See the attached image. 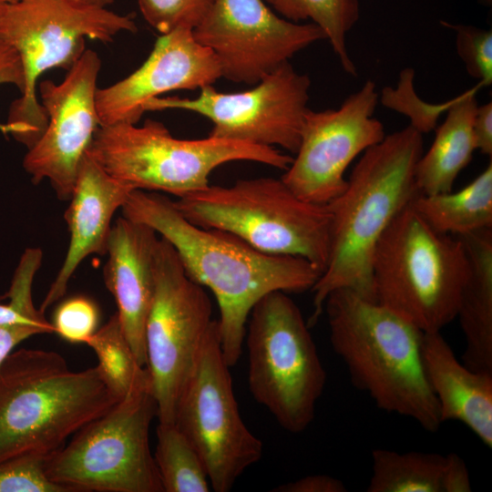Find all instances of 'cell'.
Masks as SVG:
<instances>
[{
	"label": "cell",
	"instance_id": "30bf717a",
	"mask_svg": "<svg viewBox=\"0 0 492 492\" xmlns=\"http://www.w3.org/2000/svg\"><path fill=\"white\" fill-rule=\"evenodd\" d=\"M155 416L151 384L133 390L50 454L46 476L73 492H164L149 446Z\"/></svg>",
	"mask_w": 492,
	"mask_h": 492
},
{
	"label": "cell",
	"instance_id": "7c38bea8",
	"mask_svg": "<svg viewBox=\"0 0 492 492\" xmlns=\"http://www.w3.org/2000/svg\"><path fill=\"white\" fill-rule=\"evenodd\" d=\"M229 369L218 321L179 400L174 421L199 453L215 492L230 491L263 454L261 440L241 416Z\"/></svg>",
	"mask_w": 492,
	"mask_h": 492
},
{
	"label": "cell",
	"instance_id": "1f68e13d",
	"mask_svg": "<svg viewBox=\"0 0 492 492\" xmlns=\"http://www.w3.org/2000/svg\"><path fill=\"white\" fill-rule=\"evenodd\" d=\"M272 492H346L343 481L328 475H310L282 484Z\"/></svg>",
	"mask_w": 492,
	"mask_h": 492
},
{
	"label": "cell",
	"instance_id": "5bb4252c",
	"mask_svg": "<svg viewBox=\"0 0 492 492\" xmlns=\"http://www.w3.org/2000/svg\"><path fill=\"white\" fill-rule=\"evenodd\" d=\"M379 94L367 80L336 109L308 110L296 157L282 181L301 199L329 204L345 189L344 173L354 159L379 143L384 126L374 118Z\"/></svg>",
	"mask_w": 492,
	"mask_h": 492
},
{
	"label": "cell",
	"instance_id": "836d02e7",
	"mask_svg": "<svg viewBox=\"0 0 492 492\" xmlns=\"http://www.w3.org/2000/svg\"><path fill=\"white\" fill-rule=\"evenodd\" d=\"M473 134L476 149L491 158L492 155V103L477 106L474 120Z\"/></svg>",
	"mask_w": 492,
	"mask_h": 492
},
{
	"label": "cell",
	"instance_id": "52a82bcc",
	"mask_svg": "<svg viewBox=\"0 0 492 492\" xmlns=\"http://www.w3.org/2000/svg\"><path fill=\"white\" fill-rule=\"evenodd\" d=\"M126 31H137L132 17L107 8L83 7L68 0L5 5L0 15V45L19 56L25 84L20 98L11 104L4 131L31 148L47 125L36 96L40 76L53 68L70 69L86 51L87 39L108 43Z\"/></svg>",
	"mask_w": 492,
	"mask_h": 492
},
{
	"label": "cell",
	"instance_id": "d590c367",
	"mask_svg": "<svg viewBox=\"0 0 492 492\" xmlns=\"http://www.w3.org/2000/svg\"><path fill=\"white\" fill-rule=\"evenodd\" d=\"M15 323H29L41 326L50 332L55 333L53 324L41 323L32 320L26 316L18 307L12 302L6 304L0 303V325L15 324Z\"/></svg>",
	"mask_w": 492,
	"mask_h": 492
},
{
	"label": "cell",
	"instance_id": "f35d334b",
	"mask_svg": "<svg viewBox=\"0 0 492 492\" xmlns=\"http://www.w3.org/2000/svg\"><path fill=\"white\" fill-rule=\"evenodd\" d=\"M5 6V4L3 3V2L0 0V15L2 14V12H3Z\"/></svg>",
	"mask_w": 492,
	"mask_h": 492
},
{
	"label": "cell",
	"instance_id": "ba28073f",
	"mask_svg": "<svg viewBox=\"0 0 492 492\" xmlns=\"http://www.w3.org/2000/svg\"><path fill=\"white\" fill-rule=\"evenodd\" d=\"M112 178L133 190L162 191L181 198L210 185L218 167L238 160L287 169L292 158L273 147L208 136L174 138L159 121L142 126H100L87 149Z\"/></svg>",
	"mask_w": 492,
	"mask_h": 492
},
{
	"label": "cell",
	"instance_id": "d6986e66",
	"mask_svg": "<svg viewBox=\"0 0 492 492\" xmlns=\"http://www.w3.org/2000/svg\"><path fill=\"white\" fill-rule=\"evenodd\" d=\"M131 187L108 174L87 151L77 172L65 220L70 241L64 262L51 284L40 312L62 298L81 261L91 254H107L112 218L122 209Z\"/></svg>",
	"mask_w": 492,
	"mask_h": 492
},
{
	"label": "cell",
	"instance_id": "4dcf8cb0",
	"mask_svg": "<svg viewBox=\"0 0 492 492\" xmlns=\"http://www.w3.org/2000/svg\"><path fill=\"white\" fill-rule=\"evenodd\" d=\"M99 311L97 304L84 296L64 301L53 317L55 333L71 343H86L97 330Z\"/></svg>",
	"mask_w": 492,
	"mask_h": 492
},
{
	"label": "cell",
	"instance_id": "f546056e",
	"mask_svg": "<svg viewBox=\"0 0 492 492\" xmlns=\"http://www.w3.org/2000/svg\"><path fill=\"white\" fill-rule=\"evenodd\" d=\"M456 33V48L468 75L479 85L492 83V31L474 26L440 22Z\"/></svg>",
	"mask_w": 492,
	"mask_h": 492
},
{
	"label": "cell",
	"instance_id": "6da1fadb",
	"mask_svg": "<svg viewBox=\"0 0 492 492\" xmlns=\"http://www.w3.org/2000/svg\"><path fill=\"white\" fill-rule=\"evenodd\" d=\"M123 216L151 227L174 248L190 279L214 295L219 306L220 345L227 364L239 361L252 307L264 295L312 290L322 271L305 259L258 251L224 231L197 226L172 200L132 190Z\"/></svg>",
	"mask_w": 492,
	"mask_h": 492
},
{
	"label": "cell",
	"instance_id": "83f0119b",
	"mask_svg": "<svg viewBox=\"0 0 492 492\" xmlns=\"http://www.w3.org/2000/svg\"><path fill=\"white\" fill-rule=\"evenodd\" d=\"M47 456L31 452L0 463V492H73L46 476Z\"/></svg>",
	"mask_w": 492,
	"mask_h": 492
},
{
	"label": "cell",
	"instance_id": "d6a6232c",
	"mask_svg": "<svg viewBox=\"0 0 492 492\" xmlns=\"http://www.w3.org/2000/svg\"><path fill=\"white\" fill-rule=\"evenodd\" d=\"M42 333L50 332L29 323L0 325V366L17 344L31 336Z\"/></svg>",
	"mask_w": 492,
	"mask_h": 492
},
{
	"label": "cell",
	"instance_id": "cb8c5ba5",
	"mask_svg": "<svg viewBox=\"0 0 492 492\" xmlns=\"http://www.w3.org/2000/svg\"><path fill=\"white\" fill-rule=\"evenodd\" d=\"M412 207L436 231L462 236L492 228V162L456 192L418 194Z\"/></svg>",
	"mask_w": 492,
	"mask_h": 492
},
{
	"label": "cell",
	"instance_id": "2e32d148",
	"mask_svg": "<svg viewBox=\"0 0 492 492\" xmlns=\"http://www.w3.org/2000/svg\"><path fill=\"white\" fill-rule=\"evenodd\" d=\"M100 68L98 55L86 49L63 81L39 83L47 125L27 149L23 167L33 183L48 179L63 200L70 199L80 162L100 127L96 107Z\"/></svg>",
	"mask_w": 492,
	"mask_h": 492
},
{
	"label": "cell",
	"instance_id": "4fadbf2b",
	"mask_svg": "<svg viewBox=\"0 0 492 492\" xmlns=\"http://www.w3.org/2000/svg\"><path fill=\"white\" fill-rule=\"evenodd\" d=\"M311 80L285 62L265 75L255 87L223 93L211 85L193 97H156L145 111L181 109L201 115L212 123L210 137L278 146L296 153L309 110Z\"/></svg>",
	"mask_w": 492,
	"mask_h": 492
},
{
	"label": "cell",
	"instance_id": "484cf974",
	"mask_svg": "<svg viewBox=\"0 0 492 492\" xmlns=\"http://www.w3.org/2000/svg\"><path fill=\"white\" fill-rule=\"evenodd\" d=\"M86 344L95 352L99 373L118 400L133 390L151 384L149 371L138 362L117 313L91 335Z\"/></svg>",
	"mask_w": 492,
	"mask_h": 492
},
{
	"label": "cell",
	"instance_id": "8d00e7d4",
	"mask_svg": "<svg viewBox=\"0 0 492 492\" xmlns=\"http://www.w3.org/2000/svg\"><path fill=\"white\" fill-rule=\"evenodd\" d=\"M69 2L83 7L106 8L114 2V0H68Z\"/></svg>",
	"mask_w": 492,
	"mask_h": 492
},
{
	"label": "cell",
	"instance_id": "603a6c76",
	"mask_svg": "<svg viewBox=\"0 0 492 492\" xmlns=\"http://www.w3.org/2000/svg\"><path fill=\"white\" fill-rule=\"evenodd\" d=\"M480 85L453 99L445 121L436 128L429 149L418 159L415 180L419 194L452 190L459 173L469 164L476 149L473 120Z\"/></svg>",
	"mask_w": 492,
	"mask_h": 492
},
{
	"label": "cell",
	"instance_id": "7a4b0ae2",
	"mask_svg": "<svg viewBox=\"0 0 492 492\" xmlns=\"http://www.w3.org/2000/svg\"><path fill=\"white\" fill-rule=\"evenodd\" d=\"M424 153L423 134L411 125L385 135L366 149L344 190L328 206L331 241L327 264L311 290L313 325L327 296L348 289L375 302L372 264L376 246L395 216L419 194L415 166Z\"/></svg>",
	"mask_w": 492,
	"mask_h": 492
},
{
	"label": "cell",
	"instance_id": "8fae6325",
	"mask_svg": "<svg viewBox=\"0 0 492 492\" xmlns=\"http://www.w3.org/2000/svg\"><path fill=\"white\" fill-rule=\"evenodd\" d=\"M217 323L206 289L189 278L172 245L159 237L156 290L145 331L146 367L159 423H174L179 400Z\"/></svg>",
	"mask_w": 492,
	"mask_h": 492
},
{
	"label": "cell",
	"instance_id": "f1b7e54d",
	"mask_svg": "<svg viewBox=\"0 0 492 492\" xmlns=\"http://www.w3.org/2000/svg\"><path fill=\"white\" fill-rule=\"evenodd\" d=\"M145 20L161 35L196 28L214 0H138Z\"/></svg>",
	"mask_w": 492,
	"mask_h": 492
},
{
	"label": "cell",
	"instance_id": "44dd1931",
	"mask_svg": "<svg viewBox=\"0 0 492 492\" xmlns=\"http://www.w3.org/2000/svg\"><path fill=\"white\" fill-rule=\"evenodd\" d=\"M457 237L469 261L456 313L466 344L462 363L492 373V228Z\"/></svg>",
	"mask_w": 492,
	"mask_h": 492
},
{
	"label": "cell",
	"instance_id": "277c9868",
	"mask_svg": "<svg viewBox=\"0 0 492 492\" xmlns=\"http://www.w3.org/2000/svg\"><path fill=\"white\" fill-rule=\"evenodd\" d=\"M118 401L97 365L77 372L54 351H13L0 366V463L49 456Z\"/></svg>",
	"mask_w": 492,
	"mask_h": 492
},
{
	"label": "cell",
	"instance_id": "8992f818",
	"mask_svg": "<svg viewBox=\"0 0 492 492\" xmlns=\"http://www.w3.org/2000/svg\"><path fill=\"white\" fill-rule=\"evenodd\" d=\"M190 222L227 231L272 255L307 260L323 272L329 258L331 211L298 197L280 179L237 180L173 200Z\"/></svg>",
	"mask_w": 492,
	"mask_h": 492
},
{
	"label": "cell",
	"instance_id": "7402d4cb",
	"mask_svg": "<svg viewBox=\"0 0 492 492\" xmlns=\"http://www.w3.org/2000/svg\"><path fill=\"white\" fill-rule=\"evenodd\" d=\"M368 492H470L468 469L456 453L372 451Z\"/></svg>",
	"mask_w": 492,
	"mask_h": 492
},
{
	"label": "cell",
	"instance_id": "4316f807",
	"mask_svg": "<svg viewBox=\"0 0 492 492\" xmlns=\"http://www.w3.org/2000/svg\"><path fill=\"white\" fill-rule=\"evenodd\" d=\"M153 454L164 492H209L205 466L174 423H159Z\"/></svg>",
	"mask_w": 492,
	"mask_h": 492
},
{
	"label": "cell",
	"instance_id": "e575fe53",
	"mask_svg": "<svg viewBox=\"0 0 492 492\" xmlns=\"http://www.w3.org/2000/svg\"><path fill=\"white\" fill-rule=\"evenodd\" d=\"M12 84L20 92L24 88L25 77L21 60L11 47L0 45V85Z\"/></svg>",
	"mask_w": 492,
	"mask_h": 492
},
{
	"label": "cell",
	"instance_id": "9a60e30c",
	"mask_svg": "<svg viewBox=\"0 0 492 492\" xmlns=\"http://www.w3.org/2000/svg\"><path fill=\"white\" fill-rule=\"evenodd\" d=\"M193 36L215 54L222 77L250 85L326 39L313 23L289 21L264 0H214Z\"/></svg>",
	"mask_w": 492,
	"mask_h": 492
},
{
	"label": "cell",
	"instance_id": "5b68a950",
	"mask_svg": "<svg viewBox=\"0 0 492 492\" xmlns=\"http://www.w3.org/2000/svg\"><path fill=\"white\" fill-rule=\"evenodd\" d=\"M468 272L460 238L436 231L410 203L395 216L374 251L376 302L424 333L440 332L456 318Z\"/></svg>",
	"mask_w": 492,
	"mask_h": 492
},
{
	"label": "cell",
	"instance_id": "ffe728a7",
	"mask_svg": "<svg viewBox=\"0 0 492 492\" xmlns=\"http://www.w3.org/2000/svg\"><path fill=\"white\" fill-rule=\"evenodd\" d=\"M422 364L441 422L458 421L492 447V373L466 367L440 332L423 333Z\"/></svg>",
	"mask_w": 492,
	"mask_h": 492
},
{
	"label": "cell",
	"instance_id": "9c48e42d",
	"mask_svg": "<svg viewBox=\"0 0 492 492\" xmlns=\"http://www.w3.org/2000/svg\"><path fill=\"white\" fill-rule=\"evenodd\" d=\"M309 328L288 293L275 291L252 307L244 336L252 397L293 434L312 424L326 383Z\"/></svg>",
	"mask_w": 492,
	"mask_h": 492
},
{
	"label": "cell",
	"instance_id": "3957f363",
	"mask_svg": "<svg viewBox=\"0 0 492 492\" xmlns=\"http://www.w3.org/2000/svg\"><path fill=\"white\" fill-rule=\"evenodd\" d=\"M323 311L333 350L354 385L379 409L410 418L427 432L437 431L439 407L421 357L424 332L348 289L332 292Z\"/></svg>",
	"mask_w": 492,
	"mask_h": 492
},
{
	"label": "cell",
	"instance_id": "74e56055",
	"mask_svg": "<svg viewBox=\"0 0 492 492\" xmlns=\"http://www.w3.org/2000/svg\"><path fill=\"white\" fill-rule=\"evenodd\" d=\"M3 3H5V5H10V4H15L16 2H18L19 0H1Z\"/></svg>",
	"mask_w": 492,
	"mask_h": 492
},
{
	"label": "cell",
	"instance_id": "e0dca14e",
	"mask_svg": "<svg viewBox=\"0 0 492 492\" xmlns=\"http://www.w3.org/2000/svg\"><path fill=\"white\" fill-rule=\"evenodd\" d=\"M220 77L215 54L195 39L193 30L175 29L158 37L148 58L134 72L97 88L99 124H137L149 100L169 91L200 89Z\"/></svg>",
	"mask_w": 492,
	"mask_h": 492
},
{
	"label": "cell",
	"instance_id": "d4e9b609",
	"mask_svg": "<svg viewBox=\"0 0 492 492\" xmlns=\"http://www.w3.org/2000/svg\"><path fill=\"white\" fill-rule=\"evenodd\" d=\"M282 17L295 23L310 19L319 26L338 56L343 69L355 77L357 69L346 46V35L360 17L359 0H264Z\"/></svg>",
	"mask_w": 492,
	"mask_h": 492
},
{
	"label": "cell",
	"instance_id": "ac0fdd59",
	"mask_svg": "<svg viewBox=\"0 0 492 492\" xmlns=\"http://www.w3.org/2000/svg\"><path fill=\"white\" fill-rule=\"evenodd\" d=\"M149 226L122 216L112 225L105 285L114 297L123 333L142 365H147L145 331L156 290L159 238Z\"/></svg>",
	"mask_w": 492,
	"mask_h": 492
}]
</instances>
